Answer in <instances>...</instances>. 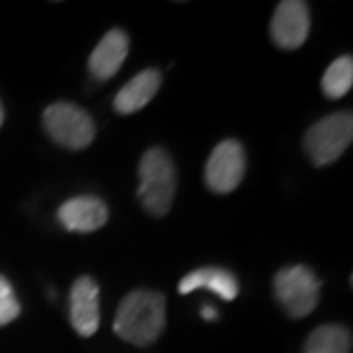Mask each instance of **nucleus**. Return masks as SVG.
I'll return each mask as SVG.
<instances>
[{"label": "nucleus", "instance_id": "f257e3e1", "mask_svg": "<svg viewBox=\"0 0 353 353\" xmlns=\"http://www.w3.org/2000/svg\"><path fill=\"white\" fill-rule=\"evenodd\" d=\"M165 296L157 290H132L122 299L114 318V332L132 345L145 347L161 336L167 324Z\"/></svg>", "mask_w": 353, "mask_h": 353}, {"label": "nucleus", "instance_id": "f03ea898", "mask_svg": "<svg viewBox=\"0 0 353 353\" xmlns=\"http://www.w3.org/2000/svg\"><path fill=\"white\" fill-rule=\"evenodd\" d=\"M138 199L155 218H163L175 196L176 171L171 155L163 148H152L141 155L138 167Z\"/></svg>", "mask_w": 353, "mask_h": 353}, {"label": "nucleus", "instance_id": "7ed1b4c3", "mask_svg": "<svg viewBox=\"0 0 353 353\" xmlns=\"http://www.w3.org/2000/svg\"><path fill=\"white\" fill-rule=\"evenodd\" d=\"M43 128L65 150H85L92 143L97 128L87 110L73 102H55L43 112Z\"/></svg>", "mask_w": 353, "mask_h": 353}, {"label": "nucleus", "instance_id": "20e7f679", "mask_svg": "<svg viewBox=\"0 0 353 353\" xmlns=\"http://www.w3.org/2000/svg\"><path fill=\"white\" fill-rule=\"evenodd\" d=\"M353 139V118L350 112L330 114L318 120L304 136V148L316 167L334 163L350 148Z\"/></svg>", "mask_w": 353, "mask_h": 353}, {"label": "nucleus", "instance_id": "39448f33", "mask_svg": "<svg viewBox=\"0 0 353 353\" xmlns=\"http://www.w3.org/2000/svg\"><path fill=\"white\" fill-rule=\"evenodd\" d=\"M273 289L281 306L292 318H304L310 314L320 299V281L314 271L304 265L281 269L275 275Z\"/></svg>", "mask_w": 353, "mask_h": 353}, {"label": "nucleus", "instance_id": "423d86ee", "mask_svg": "<svg viewBox=\"0 0 353 353\" xmlns=\"http://www.w3.org/2000/svg\"><path fill=\"white\" fill-rule=\"evenodd\" d=\"M245 175V150L236 139H224L216 145L206 167L204 181L216 194H228L240 187Z\"/></svg>", "mask_w": 353, "mask_h": 353}, {"label": "nucleus", "instance_id": "0eeeda50", "mask_svg": "<svg viewBox=\"0 0 353 353\" xmlns=\"http://www.w3.org/2000/svg\"><path fill=\"white\" fill-rule=\"evenodd\" d=\"M310 32V12L303 0L279 2L271 20V38L283 50H299Z\"/></svg>", "mask_w": 353, "mask_h": 353}, {"label": "nucleus", "instance_id": "6e6552de", "mask_svg": "<svg viewBox=\"0 0 353 353\" xmlns=\"http://www.w3.org/2000/svg\"><path fill=\"white\" fill-rule=\"evenodd\" d=\"M99 292V285L90 277H79L73 283L69 296V314L73 328L83 338L94 336V332L101 326Z\"/></svg>", "mask_w": 353, "mask_h": 353}, {"label": "nucleus", "instance_id": "1a4fd4ad", "mask_svg": "<svg viewBox=\"0 0 353 353\" xmlns=\"http://www.w3.org/2000/svg\"><path fill=\"white\" fill-rule=\"evenodd\" d=\"M57 218L65 230L88 234L108 222V206L97 196H75L59 206Z\"/></svg>", "mask_w": 353, "mask_h": 353}, {"label": "nucleus", "instance_id": "9d476101", "mask_svg": "<svg viewBox=\"0 0 353 353\" xmlns=\"http://www.w3.org/2000/svg\"><path fill=\"white\" fill-rule=\"evenodd\" d=\"M130 50V39L126 32L114 28L104 34V38L99 41V46L92 50L88 57V71L97 81H108L112 79L120 67L124 65Z\"/></svg>", "mask_w": 353, "mask_h": 353}, {"label": "nucleus", "instance_id": "9b49d317", "mask_svg": "<svg viewBox=\"0 0 353 353\" xmlns=\"http://www.w3.org/2000/svg\"><path fill=\"white\" fill-rule=\"evenodd\" d=\"M161 87V73L157 69H145L130 79L118 90L114 99V110L118 114H134L145 108Z\"/></svg>", "mask_w": 353, "mask_h": 353}, {"label": "nucleus", "instance_id": "f8f14e48", "mask_svg": "<svg viewBox=\"0 0 353 353\" xmlns=\"http://www.w3.org/2000/svg\"><path fill=\"white\" fill-rule=\"evenodd\" d=\"M199 289L210 290L224 301H236L240 294V285L236 275H232L222 267H202L196 271H190L179 283L181 294H189Z\"/></svg>", "mask_w": 353, "mask_h": 353}, {"label": "nucleus", "instance_id": "ddd939ff", "mask_svg": "<svg viewBox=\"0 0 353 353\" xmlns=\"http://www.w3.org/2000/svg\"><path fill=\"white\" fill-rule=\"evenodd\" d=\"M304 353H352V334L340 324L320 326L308 336Z\"/></svg>", "mask_w": 353, "mask_h": 353}, {"label": "nucleus", "instance_id": "4468645a", "mask_svg": "<svg viewBox=\"0 0 353 353\" xmlns=\"http://www.w3.org/2000/svg\"><path fill=\"white\" fill-rule=\"evenodd\" d=\"M353 85V59L350 55H341L334 63H330L322 77V90L328 99L338 101L345 97Z\"/></svg>", "mask_w": 353, "mask_h": 353}, {"label": "nucleus", "instance_id": "2eb2a0df", "mask_svg": "<svg viewBox=\"0 0 353 353\" xmlns=\"http://www.w3.org/2000/svg\"><path fill=\"white\" fill-rule=\"evenodd\" d=\"M20 310L22 306L14 294L12 285L8 283V279L0 275V326L14 322L20 316Z\"/></svg>", "mask_w": 353, "mask_h": 353}, {"label": "nucleus", "instance_id": "dca6fc26", "mask_svg": "<svg viewBox=\"0 0 353 353\" xmlns=\"http://www.w3.org/2000/svg\"><path fill=\"white\" fill-rule=\"evenodd\" d=\"M201 316L204 320H208V322H214L216 318H218V312H216L212 306H204L201 310Z\"/></svg>", "mask_w": 353, "mask_h": 353}, {"label": "nucleus", "instance_id": "f3484780", "mask_svg": "<svg viewBox=\"0 0 353 353\" xmlns=\"http://www.w3.org/2000/svg\"><path fill=\"white\" fill-rule=\"evenodd\" d=\"M2 122H4V108H2V102H0V126H2Z\"/></svg>", "mask_w": 353, "mask_h": 353}]
</instances>
